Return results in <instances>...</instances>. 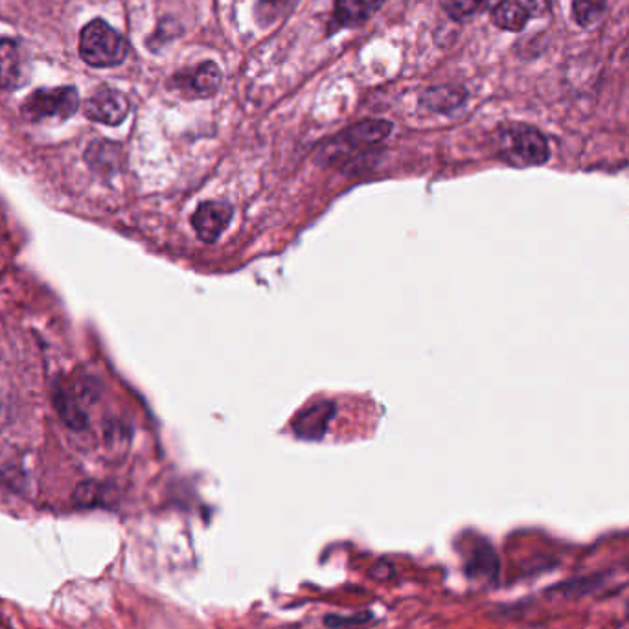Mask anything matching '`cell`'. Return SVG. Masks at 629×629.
I'll return each instance as SVG.
<instances>
[{
	"label": "cell",
	"mask_w": 629,
	"mask_h": 629,
	"mask_svg": "<svg viewBox=\"0 0 629 629\" xmlns=\"http://www.w3.org/2000/svg\"><path fill=\"white\" fill-rule=\"evenodd\" d=\"M392 124L387 120H363L344 129L319 149L322 164H343L379 146L389 137Z\"/></svg>",
	"instance_id": "obj_1"
},
{
	"label": "cell",
	"mask_w": 629,
	"mask_h": 629,
	"mask_svg": "<svg viewBox=\"0 0 629 629\" xmlns=\"http://www.w3.org/2000/svg\"><path fill=\"white\" fill-rule=\"evenodd\" d=\"M129 50L126 37L118 34L103 19H94L81 30L80 56L91 67H116L126 61Z\"/></svg>",
	"instance_id": "obj_2"
},
{
	"label": "cell",
	"mask_w": 629,
	"mask_h": 629,
	"mask_svg": "<svg viewBox=\"0 0 629 629\" xmlns=\"http://www.w3.org/2000/svg\"><path fill=\"white\" fill-rule=\"evenodd\" d=\"M497 151L503 161L517 166H539L549 161L550 149L547 138L539 133L536 127L514 124L499 131Z\"/></svg>",
	"instance_id": "obj_3"
},
{
	"label": "cell",
	"mask_w": 629,
	"mask_h": 629,
	"mask_svg": "<svg viewBox=\"0 0 629 629\" xmlns=\"http://www.w3.org/2000/svg\"><path fill=\"white\" fill-rule=\"evenodd\" d=\"M80 107V94L76 87H58V89H37L32 92L23 105L21 115L28 122L43 120H67Z\"/></svg>",
	"instance_id": "obj_4"
},
{
	"label": "cell",
	"mask_w": 629,
	"mask_h": 629,
	"mask_svg": "<svg viewBox=\"0 0 629 629\" xmlns=\"http://www.w3.org/2000/svg\"><path fill=\"white\" fill-rule=\"evenodd\" d=\"M221 87V70L214 61H205L192 69L177 72L170 80V89L181 92L188 100L212 98Z\"/></svg>",
	"instance_id": "obj_5"
},
{
	"label": "cell",
	"mask_w": 629,
	"mask_h": 629,
	"mask_svg": "<svg viewBox=\"0 0 629 629\" xmlns=\"http://www.w3.org/2000/svg\"><path fill=\"white\" fill-rule=\"evenodd\" d=\"M549 0H503L492 12V23L508 32H521L532 19L547 15Z\"/></svg>",
	"instance_id": "obj_6"
},
{
	"label": "cell",
	"mask_w": 629,
	"mask_h": 629,
	"mask_svg": "<svg viewBox=\"0 0 629 629\" xmlns=\"http://www.w3.org/2000/svg\"><path fill=\"white\" fill-rule=\"evenodd\" d=\"M129 100L124 92L111 87H102L92 94L85 103V115L92 122H100L105 126H118L129 115Z\"/></svg>",
	"instance_id": "obj_7"
},
{
	"label": "cell",
	"mask_w": 629,
	"mask_h": 629,
	"mask_svg": "<svg viewBox=\"0 0 629 629\" xmlns=\"http://www.w3.org/2000/svg\"><path fill=\"white\" fill-rule=\"evenodd\" d=\"M28 81V54L19 41L0 37V89H21Z\"/></svg>",
	"instance_id": "obj_8"
},
{
	"label": "cell",
	"mask_w": 629,
	"mask_h": 629,
	"mask_svg": "<svg viewBox=\"0 0 629 629\" xmlns=\"http://www.w3.org/2000/svg\"><path fill=\"white\" fill-rule=\"evenodd\" d=\"M234 216V210L225 201H206L203 205L197 206V210L192 216V227H194L197 238L206 243L218 240L219 236L229 227Z\"/></svg>",
	"instance_id": "obj_9"
},
{
	"label": "cell",
	"mask_w": 629,
	"mask_h": 629,
	"mask_svg": "<svg viewBox=\"0 0 629 629\" xmlns=\"http://www.w3.org/2000/svg\"><path fill=\"white\" fill-rule=\"evenodd\" d=\"M385 0H335L330 34L343 28H357L378 12Z\"/></svg>",
	"instance_id": "obj_10"
},
{
	"label": "cell",
	"mask_w": 629,
	"mask_h": 629,
	"mask_svg": "<svg viewBox=\"0 0 629 629\" xmlns=\"http://www.w3.org/2000/svg\"><path fill=\"white\" fill-rule=\"evenodd\" d=\"M333 414H335L333 403H319V405L309 407L308 411L298 414L293 427H295L297 435L302 436V438H311V440L321 438L326 433Z\"/></svg>",
	"instance_id": "obj_11"
},
{
	"label": "cell",
	"mask_w": 629,
	"mask_h": 629,
	"mask_svg": "<svg viewBox=\"0 0 629 629\" xmlns=\"http://www.w3.org/2000/svg\"><path fill=\"white\" fill-rule=\"evenodd\" d=\"M466 100V91L457 87H433L425 92L422 103L435 113H451Z\"/></svg>",
	"instance_id": "obj_12"
},
{
	"label": "cell",
	"mask_w": 629,
	"mask_h": 629,
	"mask_svg": "<svg viewBox=\"0 0 629 629\" xmlns=\"http://www.w3.org/2000/svg\"><path fill=\"white\" fill-rule=\"evenodd\" d=\"M607 0H574L572 13L580 26H593L606 12Z\"/></svg>",
	"instance_id": "obj_13"
},
{
	"label": "cell",
	"mask_w": 629,
	"mask_h": 629,
	"mask_svg": "<svg viewBox=\"0 0 629 629\" xmlns=\"http://www.w3.org/2000/svg\"><path fill=\"white\" fill-rule=\"evenodd\" d=\"M442 4L451 19L464 21L477 13L484 12L492 4V0H444Z\"/></svg>",
	"instance_id": "obj_14"
},
{
	"label": "cell",
	"mask_w": 629,
	"mask_h": 629,
	"mask_svg": "<svg viewBox=\"0 0 629 629\" xmlns=\"http://www.w3.org/2000/svg\"><path fill=\"white\" fill-rule=\"evenodd\" d=\"M374 620L372 611H361L355 615H326L324 617V626L328 629H357L363 628L366 624H370Z\"/></svg>",
	"instance_id": "obj_15"
},
{
	"label": "cell",
	"mask_w": 629,
	"mask_h": 629,
	"mask_svg": "<svg viewBox=\"0 0 629 629\" xmlns=\"http://www.w3.org/2000/svg\"><path fill=\"white\" fill-rule=\"evenodd\" d=\"M76 504H80L83 508H92L96 504L103 503V488L94 484V482H83L78 486L76 495H74Z\"/></svg>",
	"instance_id": "obj_16"
},
{
	"label": "cell",
	"mask_w": 629,
	"mask_h": 629,
	"mask_svg": "<svg viewBox=\"0 0 629 629\" xmlns=\"http://www.w3.org/2000/svg\"><path fill=\"white\" fill-rule=\"evenodd\" d=\"M56 407H58L59 414L63 416V420H65L72 429H83V427L87 425L85 414H83L76 405H72V401L67 400V398H63V396L58 398Z\"/></svg>",
	"instance_id": "obj_17"
},
{
	"label": "cell",
	"mask_w": 629,
	"mask_h": 629,
	"mask_svg": "<svg viewBox=\"0 0 629 629\" xmlns=\"http://www.w3.org/2000/svg\"><path fill=\"white\" fill-rule=\"evenodd\" d=\"M394 574H396V569H394L392 563H389V561H379L378 565L372 567L370 578H374L376 582H387V580L394 578Z\"/></svg>",
	"instance_id": "obj_18"
}]
</instances>
